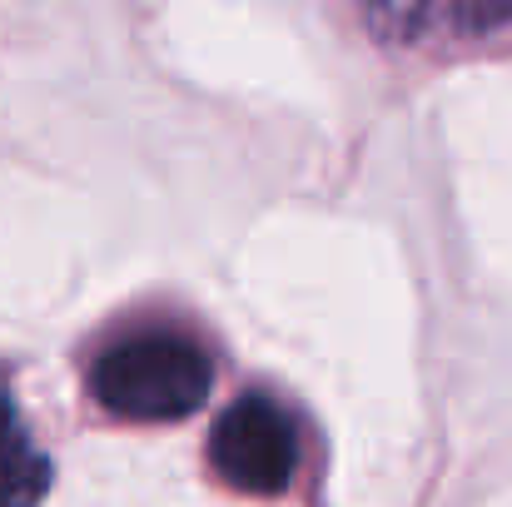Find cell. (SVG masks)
Wrapping results in <instances>:
<instances>
[{"mask_svg": "<svg viewBox=\"0 0 512 507\" xmlns=\"http://www.w3.org/2000/svg\"><path fill=\"white\" fill-rule=\"evenodd\" d=\"M214 368L199 343L179 334H130L110 343L95 368L90 388L95 398L135 423H174L189 418L209 398Z\"/></svg>", "mask_w": 512, "mask_h": 507, "instance_id": "obj_1", "label": "cell"}, {"mask_svg": "<svg viewBox=\"0 0 512 507\" xmlns=\"http://www.w3.org/2000/svg\"><path fill=\"white\" fill-rule=\"evenodd\" d=\"M209 463H214V473L229 488L254 493V498H274V493L289 488L294 463H299L294 423L264 393H244L214 423V433H209Z\"/></svg>", "mask_w": 512, "mask_h": 507, "instance_id": "obj_2", "label": "cell"}, {"mask_svg": "<svg viewBox=\"0 0 512 507\" xmlns=\"http://www.w3.org/2000/svg\"><path fill=\"white\" fill-rule=\"evenodd\" d=\"M50 488V463L30 448H0V507H40Z\"/></svg>", "mask_w": 512, "mask_h": 507, "instance_id": "obj_3", "label": "cell"}, {"mask_svg": "<svg viewBox=\"0 0 512 507\" xmlns=\"http://www.w3.org/2000/svg\"><path fill=\"white\" fill-rule=\"evenodd\" d=\"M512 15V0H453V20L463 30H488Z\"/></svg>", "mask_w": 512, "mask_h": 507, "instance_id": "obj_4", "label": "cell"}, {"mask_svg": "<svg viewBox=\"0 0 512 507\" xmlns=\"http://www.w3.org/2000/svg\"><path fill=\"white\" fill-rule=\"evenodd\" d=\"M378 5H383V15H388L393 25H413V20L423 15L428 0H378Z\"/></svg>", "mask_w": 512, "mask_h": 507, "instance_id": "obj_5", "label": "cell"}, {"mask_svg": "<svg viewBox=\"0 0 512 507\" xmlns=\"http://www.w3.org/2000/svg\"><path fill=\"white\" fill-rule=\"evenodd\" d=\"M10 428H15V413H10V398L0 393V448H10Z\"/></svg>", "mask_w": 512, "mask_h": 507, "instance_id": "obj_6", "label": "cell"}]
</instances>
